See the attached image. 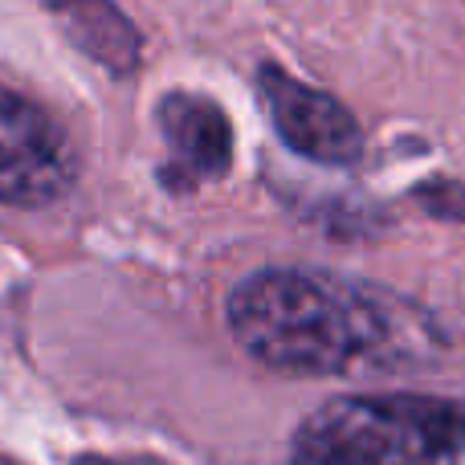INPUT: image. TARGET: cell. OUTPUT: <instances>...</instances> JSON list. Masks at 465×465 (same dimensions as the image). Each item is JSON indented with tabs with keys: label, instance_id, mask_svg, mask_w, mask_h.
Here are the masks:
<instances>
[{
	"label": "cell",
	"instance_id": "obj_4",
	"mask_svg": "<svg viewBox=\"0 0 465 465\" xmlns=\"http://www.w3.org/2000/svg\"><path fill=\"white\" fill-rule=\"evenodd\" d=\"M257 90H262V103L270 111L278 139L294 155L327 163V168H347V163L360 160L363 131L355 123V114L335 94L290 78L278 65H262Z\"/></svg>",
	"mask_w": 465,
	"mask_h": 465
},
{
	"label": "cell",
	"instance_id": "obj_3",
	"mask_svg": "<svg viewBox=\"0 0 465 465\" xmlns=\"http://www.w3.org/2000/svg\"><path fill=\"white\" fill-rule=\"evenodd\" d=\"M78 180L65 131L29 98L0 86V204L45 209Z\"/></svg>",
	"mask_w": 465,
	"mask_h": 465
},
{
	"label": "cell",
	"instance_id": "obj_5",
	"mask_svg": "<svg viewBox=\"0 0 465 465\" xmlns=\"http://www.w3.org/2000/svg\"><path fill=\"white\" fill-rule=\"evenodd\" d=\"M160 131L168 143L163 184L172 193H196L209 180H221L232 163V127L217 98L204 94H163Z\"/></svg>",
	"mask_w": 465,
	"mask_h": 465
},
{
	"label": "cell",
	"instance_id": "obj_1",
	"mask_svg": "<svg viewBox=\"0 0 465 465\" xmlns=\"http://www.w3.org/2000/svg\"><path fill=\"white\" fill-rule=\"evenodd\" d=\"M229 327L257 363L282 376H347L396 368L429 335L412 306L319 270H257L232 290Z\"/></svg>",
	"mask_w": 465,
	"mask_h": 465
},
{
	"label": "cell",
	"instance_id": "obj_6",
	"mask_svg": "<svg viewBox=\"0 0 465 465\" xmlns=\"http://www.w3.org/2000/svg\"><path fill=\"white\" fill-rule=\"evenodd\" d=\"M62 25L74 33L86 54H94L103 65L127 74L139 62V37L127 25V16L111 5V0H49Z\"/></svg>",
	"mask_w": 465,
	"mask_h": 465
},
{
	"label": "cell",
	"instance_id": "obj_2",
	"mask_svg": "<svg viewBox=\"0 0 465 465\" xmlns=\"http://www.w3.org/2000/svg\"><path fill=\"white\" fill-rule=\"evenodd\" d=\"M290 465H465V409L437 396H343L298 425Z\"/></svg>",
	"mask_w": 465,
	"mask_h": 465
}]
</instances>
